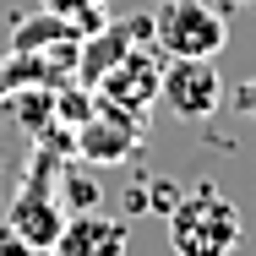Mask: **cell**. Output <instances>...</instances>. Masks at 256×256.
Listing matches in <instances>:
<instances>
[{
  "label": "cell",
  "instance_id": "cell-1",
  "mask_svg": "<svg viewBox=\"0 0 256 256\" xmlns=\"http://www.w3.org/2000/svg\"><path fill=\"white\" fill-rule=\"evenodd\" d=\"M169 218V246L174 256H229L240 246V212L218 186H191L180 202L164 212Z\"/></svg>",
  "mask_w": 256,
  "mask_h": 256
},
{
  "label": "cell",
  "instance_id": "cell-2",
  "mask_svg": "<svg viewBox=\"0 0 256 256\" xmlns=\"http://www.w3.org/2000/svg\"><path fill=\"white\" fill-rule=\"evenodd\" d=\"M153 38L169 60H212L229 44V28L207 0H164L153 16Z\"/></svg>",
  "mask_w": 256,
  "mask_h": 256
},
{
  "label": "cell",
  "instance_id": "cell-3",
  "mask_svg": "<svg viewBox=\"0 0 256 256\" xmlns=\"http://www.w3.org/2000/svg\"><path fill=\"white\" fill-rule=\"evenodd\" d=\"M60 229H66V212H60V196H54V158L38 153L22 191H16V202H11V234L28 240L33 251H50L60 240Z\"/></svg>",
  "mask_w": 256,
  "mask_h": 256
},
{
  "label": "cell",
  "instance_id": "cell-4",
  "mask_svg": "<svg viewBox=\"0 0 256 256\" xmlns=\"http://www.w3.org/2000/svg\"><path fill=\"white\" fill-rule=\"evenodd\" d=\"M158 98L169 104L174 120L202 126V120L218 114V104H224V76H218L212 60H169L164 76H158Z\"/></svg>",
  "mask_w": 256,
  "mask_h": 256
},
{
  "label": "cell",
  "instance_id": "cell-5",
  "mask_svg": "<svg viewBox=\"0 0 256 256\" xmlns=\"http://www.w3.org/2000/svg\"><path fill=\"white\" fill-rule=\"evenodd\" d=\"M142 148V114L131 109H114V104H93V114L76 126V153L88 164H126V158Z\"/></svg>",
  "mask_w": 256,
  "mask_h": 256
},
{
  "label": "cell",
  "instance_id": "cell-6",
  "mask_svg": "<svg viewBox=\"0 0 256 256\" xmlns=\"http://www.w3.org/2000/svg\"><path fill=\"white\" fill-rule=\"evenodd\" d=\"M158 76H164V66H158L153 54H142V44L126 54V60H114L109 71H104L98 82V98L114 104V109H131V114H148V104L158 98Z\"/></svg>",
  "mask_w": 256,
  "mask_h": 256
},
{
  "label": "cell",
  "instance_id": "cell-7",
  "mask_svg": "<svg viewBox=\"0 0 256 256\" xmlns=\"http://www.w3.org/2000/svg\"><path fill=\"white\" fill-rule=\"evenodd\" d=\"M148 33H153L148 16H131V22H114V28H93V33H82V44H76V82L93 88L114 60H126L136 44H148Z\"/></svg>",
  "mask_w": 256,
  "mask_h": 256
},
{
  "label": "cell",
  "instance_id": "cell-8",
  "mask_svg": "<svg viewBox=\"0 0 256 256\" xmlns=\"http://www.w3.org/2000/svg\"><path fill=\"white\" fill-rule=\"evenodd\" d=\"M50 251H60V256H126L131 251V229L120 218H109V212H76V218H66V229H60V240Z\"/></svg>",
  "mask_w": 256,
  "mask_h": 256
},
{
  "label": "cell",
  "instance_id": "cell-9",
  "mask_svg": "<svg viewBox=\"0 0 256 256\" xmlns=\"http://www.w3.org/2000/svg\"><path fill=\"white\" fill-rule=\"evenodd\" d=\"M82 38V22L60 16V11H38V16H22L16 33H11V50H54V44H76Z\"/></svg>",
  "mask_w": 256,
  "mask_h": 256
},
{
  "label": "cell",
  "instance_id": "cell-10",
  "mask_svg": "<svg viewBox=\"0 0 256 256\" xmlns=\"http://www.w3.org/2000/svg\"><path fill=\"white\" fill-rule=\"evenodd\" d=\"M44 11H60V16H71V22H82V33H93L104 28V0H38Z\"/></svg>",
  "mask_w": 256,
  "mask_h": 256
},
{
  "label": "cell",
  "instance_id": "cell-11",
  "mask_svg": "<svg viewBox=\"0 0 256 256\" xmlns=\"http://www.w3.org/2000/svg\"><path fill=\"white\" fill-rule=\"evenodd\" d=\"M234 114H246V120H256V76H246V82L234 88Z\"/></svg>",
  "mask_w": 256,
  "mask_h": 256
},
{
  "label": "cell",
  "instance_id": "cell-12",
  "mask_svg": "<svg viewBox=\"0 0 256 256\" xmlns=\"http://www.w3.org/2000/svg\"><path fill=\"white\" fill-rule=\"evenodd\" d=\"M148 196H153V212H169V207L180 202V186H169V180H153V191H148Z\"/></svg>",
  "mask_w": 256,
  "mask_h": 256
},
{
  "label": "cell",
  "instance_id": "cell-13",
  "mask_svg": "<svg viewBox=\"0 0 256 256\" xmlns=\"http://www.w3.org/2000/svg\"><path fill=\"white\" fill-rule=\"evenodd\" d=\"M0 256H38V251H33L28 240H16V234H6V240H0Z\"/></svg>",
  "mask_w": 256,
  "mask_h": 256
},
{
  "label": "cell",
  "instance_id": "cell-14",
  "mask_svg": "<svg viewBox=\"0 0 256 256\" xmlns=\"http://www.w3.org/2000/svg\"><path fill=\"white\" fill-rule=\"evenodd\" d=\"M229 6H256V0H229Z\"/></svg>",
  "mask_w": 256,
  "mask_h": 256
},
{
  "label": "cell",
  "instance_id": "cell-15",
  "mask_svg": "<svg viewBox=\"0 0 256 256\" xmlns=\"http://www.w3.org/2000/svg\"><path fill=\"white\" fill-rule=\"evenodd\" d=\"M44 256H60V251H44Z\"/></svg>",
  "mask_w": 256,
  "mask_h": 256
}]
</instances>
